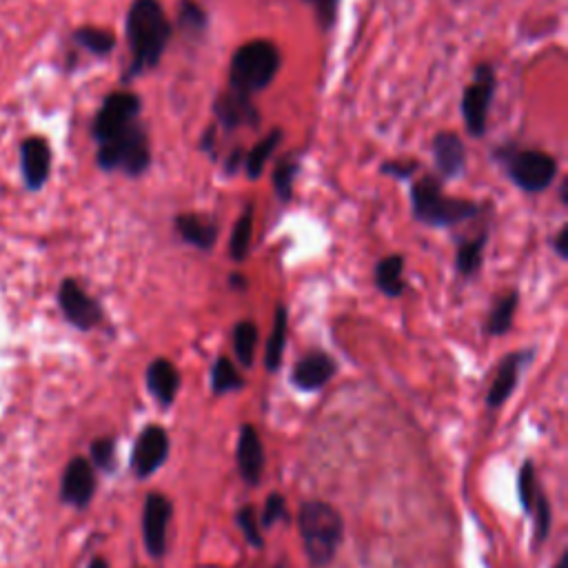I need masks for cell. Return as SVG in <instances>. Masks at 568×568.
<instances>
[{"label":"cell","instance_id":"obj_2","mask_svg":"<svg viewBox=\"0 0 568 568\" xmlns=\"http://www.w3.org/2000/svg\"><path fill=\"white\" fill-rule=\"evenodd\" d=\"M413 218L426 227H453L482 213V205L475 200L446 196L442 180L426 174L411 185Z\"/></svg>","mask_w":568,"mask_h":568},{"label":"cell","instance_id":"obj_16","mask_svg":"<svg viewBox=\"0 0 568 568\" xmlns=\"http://www.w3.org/2000/svg\"><path fill=\"white\" fill-rule=\"evenodd\" d=\"M338 371L336 360L322 351H311L296 362L291 371V382L300 391H318L327 384Z\"/></svg>","mask_w":568,"mask_h":568},{"label":"cell","instance_id":"obj_27","mask_svg":"<svg viewBox=\"0 0 568 568\" xmlns=\"http://www.w3.org/2000/svg\"><path fill=\"white\" fill-rule=\"evenodd\" d=\"M231 338H233V351H236L238 362L245 369L253 367V358H256V349H258V327H256V322L240 320L236 327H233Z\"/></svg>","mask_w":568,"mask_h":568},{"label":"cell","instance_id":"obj_17","mask_svg":"<svg viewBox=\"0 0 568 568\" xmlns=\"http://www.w3.org/2000/svg\"><path fill=\"white\" fill-rule=\"evenodd\" d=\"M174 229L182 242L196 247L200 251H211L216 247L220 227L213 218L202 216V213H178L174 218Z\"/></svg>","mask_w":568,"mask_h":568},{"label":"cell","instance_id":"obj_24","mask_svg":"<svg viewBox=\"0 0 568 568\" xmlns=\"http://www.w3.org/2000/svg\"><path fill=\"white\" fill-rule=\"evenodd\" d=\"M280 142H282V129L276 127L249 149V154L245 156V162H242L247 178L258 180L262 176V171H265V167H267V160L273 156V151L278 149Z\"/></svg>","mask_w":568,"mask_h":568},{"label":"cell","instance_id":"obj_39","mask_svg":"<svg viewBox=\"0 0 568 568\" xmlns=\"http://www.w3.org/2000/svg\"><path fill=\"white\" fill-rule=\"evenodd\" d=\"M551 247L562 260H568V225H564L560 231L555 233V238L551 240Z\"/></svg>","mask_w":568,"mask_h":568},{"label":"cell","instance_id":"obj_45","mask_svg":"<svg viewBox=\"0 0 568 568\" xmlns=\"http://www.w3.org/2000/svg\"><path fill=\"white\" fill-rule=\"evenodd\" d=\"M555 568H568V553H564V555L560 557V562L555 564Z\"/></svg>","mask_w":568,"mask_h":568},{"label":"cell","instance_id":"obj_35","mask_svg":"<svg viewBox=\"0 0 568 568\" xmlns=\"http://www.w3.org/2000/svg\"><path fill=\"white\" fill-rule=\"evenodd\" d=\"M91 462L103 471H114L116 469V440L100 438L91 444Z\"/></svg>","mask_w":568,"mask_h":568},{"label":"cell","instance_id":"obj_41","mask_svg":"<svg viewBox=\"0 0 568 568\" xmlns=\"http://www.w3.org/2000/svg\"><path fill=\"white\" fill-rule=\"evenodd\" d=\"M213 145H216V127H209L205 131V136H202V140H200V149L207 151V154H211Z\"/></svg>","mask_w":568,"mask_h":568},{"label":"cell","instance_id":"obj_43","mask_svg":"<svg viewBox=\"0 0 568 568\" xmlns=\"http://www.w3.org/2000/svg\"><path fill=\"white\" fill-rule=\"evenodd\" d=\"M87 568H109V564H107V560H103V557H94Z\"/></svg>","mask_w":568,"mask_h":568},{"label":"cell","instance_id":"obj_32","mask_svg":"<svg viewBox=\"0 0 568 568\" xmlns=\"http://www.w3.org/2000/svg\"><path fill=\"white\" fill-rule=\"evenodd\" d=\"M540 493V486H537V478H535V466L533 462H524L520 469V478H517V497H520L522 509L531 515L535 497Z\"/></svg>","mask_w":568,"mask_h":568},{"label":"cell","instance_id":"obj_5","mask_svg":"<svg viewBox=\"0 0 568 568\" xmlns=\"http://www.w3.org/2000/svg\"><path fill=\"white\" fill-rule=\"evenodd\" d=\"M96 160L103 171H123L129 178L145 176L151 165V145L145 125L136 120L114 138L100 142Z\"/></svg>","mask_w":568,"mask_h":568},{"label":"cell","instance_id":"obj_26","mask_svg":"<svg viewBox=\"0 0 568 568\" xmlns=\"http://www.w3.org/2000/svg\"><path fill=\"white\" fill-rule=\"evenodd\" d=\"M251 238H253V205L245 207V211L240 213V218L236 225L231 229L229 238V256L233 262H245L251 249Z\"/></svg>","mask_w":568,"mask_h":568},{"label":"cell","instance_id":"obj_1","mask_svg":"<svg viewBox=\"0 0 568 568\" xmlns=\"http://www.w3.org/2000/svg\"><path fill=\"white\" fill-rule=\"evenodd\" d=\"M127 43L131 52V63L123 80H134L160 65L165 49L174 34L171 20L165 14L160 0H134L127 12Z\"/></svg>","mask_w":568,"mask_h":568},{"label":"cell","instance_id":"obj_23","mask_svg":"<svg viewBox=\"0 0 568 568\" xmlns=\"http://www.w3.org/2000/svg\"><path fill=\"white\" fill-rule=\"evenodd\" d=\"M287 327H289V313L287 307H282L280 304L276 309V320H273V329L265 349V367L269 373H278L282 367L284 347H287Z\"/></svg>","mask_w":568,"mask_h":568},{"label":"cell","instance_id":"obj_14","mask_svg":"<svg viewBox=\"0 0 568 568\" xmlns=\"http://www.w3.org/2000/svg\"><path fill=\"white\" fill-rule=\"evenodd\" d=\"M94 493H96L94 466H91V462L85 458H74L65 469L60 495H63V500L67 504L85 509V506L91 502V497H94Z\"/></svg>","mask_w":568,"mask_h":568},{"label":"cell","instance_id":"obj_29","mask_svg":"<svg viewBox=\"0 0 568 568\" xmlns=\"http://www.w3.org/2000/svg\"><path fill=\"white\" fill-rule=\"evenodd\" d=\"M242 387H245V378L238 373L236 364L225 358V355H220L211 367V391L216 395H222V393L240 391Z\"/></svg>","mask_w":568,"mask_h":568},{"label":"cell","instance_id":"obj_10","mask_svg":"<svg viewBox=\"0 0 568 568\" xmlns=\"http://www.w3.org/2000/svg\"><path fill=\"white\" fill-rule=\"evenodd\" d=\"M171 513H174V504L165 495H147L145 509H142V540H145L151 557H162L167 551V529Z\"/></svg>","mask_w":568,"mask_h":568},{"label":"cell","instance_id":"obj_42","mask_svg":"<svg viewBox=\"0 0 568 568\" xmlns=\"http://www.w3.org/2000/svg\"><path fill=\"white\" fill-rule=\"evenodd\" d=\"M229 287L236 291H245L249 287V282L242 273H229Z\"/></svg>","mask_w":568,"mask_h":568},{"label":"cell","instance_id":"obj_13","mask_svg":"<svg viewBox=\"0 0 568 568\" xmlns=\"http://www.w3.org/2000/svg\"><path fill=\"white\" fill-rule=\"evenodd\" d=\"M531 360H533V349H524V351L509 353L500 362V367H497V373H495V380L491 384L489 398H486V404H489L491 409H500L502 404L511 398L517 382H520V375L524 367Z\"/></svg>","mask_w":568,"mask_h":568},{"label":"cell","instance_id":"obj_21","mask_svg":"<svg viewBox=\"0 0 568 568\" xmlns=\"http://www.w3.org/2000/svg\"><path fill=\"white\" fill-rule=\"evenodd\" d=\"M486 245H489V229H482L473 238L460 242L455 251V269L462 278H473L482 269Z\"/></svg>","mask_w":568,"mask_h":568},{"label":"cell","instance_id":"obj_7","mask_svg":"<svg viewBox=\"0 0 568 568\" xmlns=\"http://www.w3.org/2000/svg\"><path fill=\"white\" fill-rule=\"evenodd\" d=\"M497 89L495 69L489 63H482L473 71V83L462 94V116L469 136L482 138L489 125V109Z\"/></svg>","mask_w":568,"mask_h":568},{"label":"cell","instance_id":"obj_6","mask_svg":"<svg viewBox=\"0 0 568 568\" xmlns=\"http://www.w3.org/2000/svg\"><path fill=\"white\" fill-rule=\"evenodd\" d=\"M495 158L526 194H542L557 178V160L540 149H495Z\"/></svg>","mask_w":568,"mask_h":568},{"label":"cell","instance_id":"obj_18","mask_svg":"<svg viewBox=\"0 0 568 568\" xmlns=\"http://www.w3.org/2000/svg\"><path fill=\"white\" fill-rule=\"evenodd\" d=\"M238 469L242 480L251 486H258L265 473V449L258 438V431L251 424H245L238 440Z\"/></svg>","mask_w":568,"mask_h":568},{"label":"cell","instance_id":"obj_28","mask_svg":"<svg viewBox=\"0 0 568 568\" xmlns=\"http://www.w3.org/2000/svg\"><path fill=\"white\" fill-rule=\"evenodd\" d=\"M300 171V158L298 154H287L284 158L278 160L276 169H273V189H276V196L287 205L293 198V182H296V176Z\"/></svg>","mask_w":568,"mask_h":568},{"label":"cell","instance_id":"obj_19","mask_svg":"<svg viewBox=\"0 0 568 568\" xmlns=\"http://www.w3.org/2000/svg\"><path fill=\"white\" fill-rule=\"evenodd\" d=\"M20 167L29 189H40L49 178L52 169V149L43 138H27L20 151Z\"/></svg>","mask_w":568,"mask_h":568},{"label":"cell","instance_id":"obj_12","mask_svg":"<svg viewBox=\"0 0 568 568\" xmlns=\"http://www.w3.org/2000/svg\"><path fill=\"white\" fill-rule=\"evenodd\" d=\"M213 114L225 131H236L240 127H258L260 111L253 105L249 96H242L238 91H222L213 103Z\"/></svg>","mask_w":568,"mask_h":568},{"label":"cell","instance_id":"obj_11","mask_svg":"<svg viewBox=\"0 0 568 568\" xmlns=\"http://www.w3.org/2000/svg\"><path fill=\"white\" fill-rule=\"evenodd\" d=\"M169 455V435L158 424H149L145 431L138 435L134 455H131V466L138 480H147L154 475Z\"/></svg>","mask_w":568,"mask_h":568},{"label":"cell","instance_id":"obj_31","mask_svg":"<svg viewBox=\"0 0 568 568\" xmlns=\"http://www.w3.org/2000/svg\"><path fill=\"white\" fill-rule=\"evenodd\" d=\"M209 27V14L196 0H180L178 5V29L187 34H205Z\"/></svg>","mask_w":568,"mask_h":568},{"label":"cell","instance_id":"obj_40","mask_svg":"<svg viewBox=\"0 0 568 568\" xmlns=\"http://www.w3.org/2000/svg\"><path fill=\"white\" fill-rule=\"evenodd\" d=\"M242 162H245V154H242V149H236V151H231L227 162H225V169H227V174H236V171L240 169Z\"/></svg>","mask_w":568,"mask_h":568},{"label":"cell","instance_id":"obj_15","mask_svg":"<svg viewBox=\"0 0 568 568\" xmlns=\"http://www.w3.org/2000/svg\"><path fill=\"white\" fill-rule=\"evenodd\" d=\"M433 160L440 180H455L466 169V147L455 131H440L433 138Z\"/></svg>","mask_w":568,"mask_h":568},{"label":"cell","instance_id":"obj_30","mask_svg":"<svg viewBox=\"0 0 568 568\" xmlns=\"http://www.w3.org/2000/svg\"><path fill=\"white\" fill-rule=\"evenodd\" d=\"M76 43L87 49L89 54H94L98 58H105L116 47V36L109 32V29H100V27H80L78 32L74 34Z\"/></svg>","mask_w":568,"mask_h":568},{"label":"cell","instance_id":"obj_8","mask_svg":"<svg viewBox=\"0 0 568 568\" xmlns=\"http://www.w3.org/2000/svg\"><path fill=\"white\" fill-rule=\"evenodd\" d=\"M140 109H142L140 98L136 94H131V91H116V94H109L105 98L103 107L98 109L94 125H91V136H94L98 145L109 138H114L131 123H136Z\"/></svg>","mask_w":568,"mask_h":568},{"label":"cell","instance_id":"obj_22","mask_svg":"<svg viewBox=\"0 0 568 568\" xmlns=\"http://www.w3.org/2000/svg\"><path fill=\"white\" fill-rule=\"evenodd\" d=\"M404 273V256L400 253H391V256H384L373 271L375 287H378L384 296L389 298H400L404 291H407V284L402 280Z\"/></svg>","mask_w":568,"mask_h":568},{"label":"cell","instance_id":"obj_20","mask_svg":"<svg viewBox=\"0 0 568 568\" xmlns=\"http://www.w3.org/2000/svg\"><path fill=\"white\" fill-rule=\"evenodd\" d=\"M145 380L149 393L154 395L158 404H162V407H171V404H174L180 389V373L174 364L165 358L154 360L147 367Z\"/></svg>","mask_w":568,"mask_h":568},{"label":"cell","instance_id":"obj_3","mask_svg":"<svg viewBox=\"0 0 568 568\" xmlns=\"http://www.w3.org/2000/svg\"><path fill=\"white\" fill-rule=\"evenodd\" d=\"M282 67V52L271 40H249L240 45L229 63V89L253 96L267 89Z\"/></svg>","mask_w":568,"mask_h":568},{"label":"cell","instance_id":"obj_44","mask_svg":"<svg viewBox=\"0 0 568 568\" xmlns=\"http://www.w3.org/2000/svg\"><path fill=\"white\" fill-rule=\"evenodd\" d=\"M566 191H568V182L564 180L562 185H560V200H562V205L568 207V198H566Z\"/></svg>","mask_w":568,"mask_h":568},{"label":"cell","instance_id":"obj_25","mask_svg":"<svg viewBox=\"0 0 568 568\" xmlns=\"http://www.w3.org/2000/svg\"><path fill=\"white\" fill-rule=\"evenodd\" d=\"M517 304H520V293L515 289L495 300L489 320H486V333H489V336H504V333L511 331Z\"/></svg>","mask_w":568,"mask_h":568},{"label":"cell","instance_id":"obj_9","mask_svg":"<svg viewBox=\"0 0 568 568\" xmlns=\"http://www.w3.org/2000/svg\"><path fill=\"white\" fill-rule=\"evenodd\" d=\"M58 302L65 318L80 331H89L103 322V307L76 280L67 278L60 284Z\"/></svg>","mask_w":568,"mask_h":568},{"label":"cell","instance_id":"obj_37","mask_svg":"<svg viewBox=\"0 0 568 568\" xmlns=\"http://www.w3.org/2000/svg\"><path fill=\"white\" fill-rule=\"evenodd\" d=\"M284 517H287V502H284L280 493H271L265 502V509H262L260 524L265 526V529H271L273 524H278Z\"/></svg>","mask_w":568,"mask_h":568},{"label":"cell","instance_id":"obj_34","mask_svg":"<svg viewBox=\"0 0 568 568\" xmlns=\"http://www.w3.org/2000/svg\"><path fill=\"white\" fill-rule=\"evenodd\" d=\"M236 522L242 529V533H245V540L253 546V549H262V546H265V540H262L258 517H256V511H253V506H242V509L236 515Z\"/></svg>","mask_w":568,"mask_h":568},{"label":"cell","instance_id":"obj_33","mask_svg":"<svg viewBox=\"0 0 568 568\" xmlns=\"http://www.w3.org/2000/svg\"><path fill=\"white\" fill-rule=\"evenodd\" d=\"M531 515H533V522H535V546H540L546 540V537H549L551 522H553L551 504H549V500H546L542 491L537 493V497H535Z\"/></svg>","mask_w":568,"mask_h":568},{"label":"cell","instance_id":"obj_36","mask_svg":"<svg viewBox=\"0 0 568 568\" xmlns=\"http://www.w3.org/2000/svg\"><path fill=\"white\" fill-rule=\"evenodd\" d=\"M316 14V23L322 32H329V29L336 25L338 20V7L340 0H304Z\"/></svg>","mask_w":568,"mask_h":568},{"label":"cell","instance_id":"obj_38","mask_svg":"<svg viewBox=\"0 0 568 568\" xmlns=\"http://www.w3.org/2000/svg\"><path fill=\"white\" fill-rule=\"evenodd\" d=\"M420 162L418 160H387L382 162L380 174L391 176L395 180H411L415 174H418Z\"/></svg>","mask_w":568,"mask_h":568},{"label":"cell","instance_id":"obj_4","mask_svg":"<svg viewBox=\"0 0 568 568\" xmlns=\"http://www.w3.org/2000/svg\"><path fill=\"white\" fill-rule=\"evenodd\" d=\"M298 526L309 560L316 566L329 564L344 535L340 513L324 502H304L298 513Z\"/></svg>","mask_w":568,"mask_h":568}]
</instances>
